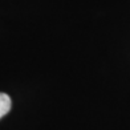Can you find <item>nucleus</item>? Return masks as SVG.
<instances>
[{"mask_svg":"<svg viewBox=\"0 0 130 130\" xmlns=\"http://www.w3.org/2000/svg\"><path fill=\"white\" fill-rule=\"evenodd\" d=\"M11 108H12V101H11V97L7 93H2L0 92V120L9 113Z\"/></svg>","mask_w":130,"mask_h":130,"instance_id":"f257e3e1","label":"nucleus"}]
</instances>
